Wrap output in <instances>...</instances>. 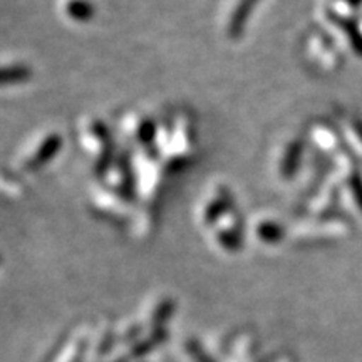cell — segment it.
<instances>
[{
	"label": "cell",
	"mask_w": 362,
	"mask_h": 362,
	"mask_svg": "<svg viewBox=\"0 0 362 362\" xmlns=\"http://www.w3.org/2000/svg\"><path fill=\"white\" fill-rule=\"evenodd\" d=\"M257 2H259V0H240L233 11L232 21H230V27H228L230 34L238 35L242 33L243 25H245L248 17H250V13L253 11V7L257 6Z\"/></svg>",
	"instance_id": "obj_1"
},
{
	"label": "cell",
	"mask_w": 362,
	"mask_h": 362,
	"mask_svg": "<svg viewBox=\"0 0 362 362\" xmlns=\"http://www.w3.org/2000/svg\"><path fill=\"white\" fill-rule=\"evenodd\" d=\"M67 11H69L71 17L78 21H86L90 17V6L86 0H72L67 6Z\"/></svg>",
	"instance_id": "obj_2"
}]
</instances>
